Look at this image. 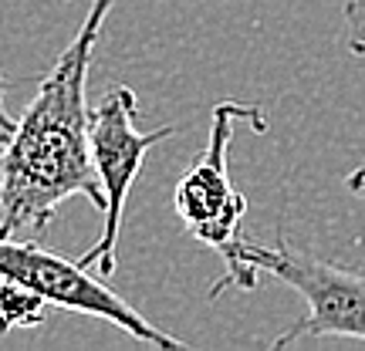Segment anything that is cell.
Returning <instances> with one entry per match:
<instances>
[{"label": "cell", "mask_w": 365, "mask_h": 351, "mask_svg": "<svg viewBox=\"0 0 365 351\" xmlns=\"http://www.w3.org/2000/svg\"><path fill=\"white\" fill-rule=\"evenodd\" d=\"M0 281H11V284L38 294L41 300H48V308L102 318L149 348H186V341L149 325L129 300L118 298L115 290H108L78 261L58 257V253L41 247L38 240L0 236Z\"/></svg>", "instance_id": "5"}, {"label": "cell", "mask_w": 365, "mask_h": 351, "mask_svg": "<svg viewBox=\"0 0 365 351\" xmlns=\"http://www.w3.org/2000/svg\"><path fill=\"white\" fill-rule=\"evenodd\" d=\"M14 129H17V118H11L7 105H4V75H0V149L11 142Z\"/></svg>", "instance_id": "8"}, {"label": "cell", "mask_w": 365, "mask_h": 351, "mask_svg": "<svg viewBox=\"0 0 365 351\" xmlns=\"http://www.w3.org/2000/svg\"><path fill=\"white\" fill-rule=\"evenodd\" d=\"M345 27H349V51L365 58V0H345Z\"/></svg>", "instance_id": "7"}, {"label": "cell", "mask_w": 365, "mask_h": 351, "mask_svg": "<svg viewBox=\"0 0 365 351\" xmlns=\"http://www.w3.org/2000/svg\"><path fill=\"white\" fill-rule=\"evenodd\" d=\"M240 261L250 263L257 273L284 281L298 290L308 314L274 338V348H287L301 338H359L365 341V277L362 273L328 263L322 257H308L287 243L284 230L277 243L267 247L254 236H240Z\"/></svg>", "instance_id": "3"}, {"label": "cell", "mask_w": 365, "mask_h": 351, "mask_svg": "<svg viewBox=\"0 0 365 351\" xmlns=\"http://www.w3.org/2000/svg\"><path fill=\"white\" fill-rule=\"evenodd\" d=\"M240 122H247L254 132L267 129L261 105L220 102L213 108L207 149L193 162V169L176 182V193H173V206H176V216L182 220L186 234L193 236L196 243L217 250L223 263H227V273L210 287V300H217L227 287L257 290V284H261V273L254 271L250 263L240 261V236H244L247 199L230 182V162H227L230 142H234Z\"/></svg>", "instance_id": "2"}, {"label": "cell", "mask_w": 365, "mask_h": 351, "mask_svg": "<svg viewBox=\"0 0 365 351\" xmlns=\"http://www.w3.org/2000/svg\"><path fill=\"white\" fill-rule=\"evenodd\" d=\"M48 300L31 294L24 287L0 281V335H7L14 328H38L44 321Z\"/></svg>", "instance_id": "6"}, {"label": "cell", "mask_w": 365, "mask_h": 351, "mask_svg": "<svg viewBox=\"0 0 365 351\" xmlns=\"http://www.w3.org/2000/svg\"><path fill=\"white\" fill-rule=\"evenodd\" d=\"M345 189L365 203V166H359V169H352L349 176H345Z\"/></svg>", "instance_id": "9"}, {"label": "cell", "mask_w": 365, "mask_h": 351, "mask_svg": "<svg viewBox=\"0 0 365 351\" xmlns=\"http://www.w3.org/2000/svg\"><path fill=\"white\" fill-rule=\"evenodd\" d=\"M112 7L115 0H91L78 34L0 149V236L41 234L71 196L91 199L102 213L105 196L88 152V68Z\"/></svg>", "instance_id": "1"}, {"label": "cell", "mask_w": 365, "mask_h": 351, "mask_svg": "<svg viewBox=\"0 0 365 351\" xmlns=\"http://www.w3.org/2000/svg\"><path fill=\"white\" fill-rule=\"evenodd\" d=\"M139 115V98L129 85H115L102 102L88 108V152L91 166L102 186V236L78 257L85 271H95L102 277L115 273V250L118 230L125 216V199L139 169L145 162V152L156 149L163 139L176 135V125H163L156 132H139L132 122Z\"/></svg>", "instance_id": "4"}]
</instances>
